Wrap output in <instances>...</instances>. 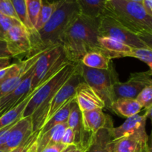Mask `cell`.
<instances>
[{
    "instance_id": "obj_14",
    "label": "cell",
    "mask_w": 152,
    "mask_h": 152,
    "mask_svg": "<svg viewBox=\"0 0 152 152\" xmlns=\"http://www.w3.org/2000/svg\"><path fill=\"white\" fill-rule=\"evenodd\" d=\"M75 102L80 111L103 109L105 105L97 94L83 80L77 86L75 94Z\"/></svg>"
},
{
    "instance_id": "obj_39",
    "label": "cell",
    "mask_w": 152,
    "mask_h": 152,
    "mask_svg": "<svg viewBox=\"0 0 152 152\" xmlns=\"http://www.w3.org/2000/svg\"><path fill=\"white\" fill-rule=\"evenodd\" d=\"M77 147L75 145H68L65 149L63 150L62 152H73L74 150L77 148Z\"/></svg>"
},
{
    "instance_id": "obj_3",
    "label": "cell",
    "mask_w": 152,
    "mask_h": 152,
    "mask_svg": "<svg viewBox=\"0 0 152 152\" xmlns=\"http://www.w3.org/2000/svg\"><path fill=\"white\" fill-rule=\"evenodd\" d=\"M104 13L152 46V16L147 14L141 3L109 0L107 1Z\"/></svg>"
},
{
    "instance_id": "obj_22",
    "label": "cell",
    "mask_w": 152,
    "mask_h": 152,
    "mask_svg": "<svg viewBox=\"0 0 152 152\" xmlns=\"http://www.w3.org/2000/svg\"><path fill=\"white\" fill-rule=\"evenodd\" d=\"M81 14L99 19L104 13L107 0H75Z\"/></svg>"
},
{
    "instance_id": "obj_30",
    "label": "cell",
    "mask_w": 152,
    "mask_h": 152,
    "mask_svg": "<svg viewBox=\"0 0 152 152\" xmlns=\"http://www.w3.org/2000/svg\"><path fill=\"white\" fill-rule=\"evenodd\" d=\"M39 137V132H34L28 137L24 140L18 146L9 152H29L37 143Z\"/></svg>"
},
{
    "instance_id": "obj_45",
    "label": "cell",
    "mask_w": 152,
    "mask_h": 152,
    "mask_svg": "<svg viewBox=\"0 0 152 152\" xmlns=\"http://www.w3.org/2000/svg\"><path fill=\"white\" fill-rule=\"evenodd\" d=\"M147 152H151V149H150L149 151H147Z\"/></svg>"
},
{
    "instance_id": "obj_36",
    "label": "cell",
    "mask_w": 152,
    "mask_h": 152,
    "mask_svg": "<svg viewBox=\"0 0 152 152\" xmlns=\"http://www.w3.org/2000/svg\"><path fill=\"white\" fill-rule=\"evenodd\" d=\"M141 4L147 14L152 16V0H142Z\"/></svg>"
},
{
    "instance_id": "obj_7",
    "label": "cell",
    "mask_w": 152,
    "mask_h": 152,
    "mask_svg": "<svg viewBox=\"0 0 152 152\" xmlns=\"http://www.w3.org/2000/svg\"><path fill=\"white\" fill-rule=\"evenodd\" d=\"M98 31L99 37L112 38L132 48H145L152 49V46L149 45L146 42L132 34L113 18L105 13H103L99 19Z\"/></svg>"
},
{
    "instance_id": "obj_23",
    "label": "cell",
    "mask_w": 152,
    "mask_h": 152,
    "mask_svg": "<svg viewBox=\"0 0 152 152\" xmlns=\"http://www.w3.org/2000/svg\"><path fill=\"white\" fill-rule=\"evenodd\" d=\"M111 61V59L107 53L101 51H91L85 55L81 64L94 69L108 70L112 65Z\"/></svg>"
},
{
    "instance_id": "obj_40",
    "label": "cell",
    "mask_w": 152,
    "mask_h": 152,
    "mask_svg": "<svg viewBox=\"0 0 152 152\" xmlns=\"http://www.w3.org/2000/svg\"><path fill=\"white\" fill-rule=\"evenodd\" d=\"M15 123H16V122H15ZM14 123H13V124H11V125H10V126H7V127L3 128V129H0V136H1V135H2L3 134H4L5 132H7V131L8 130V129H10V128H11L12 126H13V125H14Z\"/></svg>"
},
{
    "instance_id": "obj_43",
    "label": "cell",
    "mask_w": 152,
    "mask_h": 152,
    "mask_svg": "<svg viewBox=\"0 0 152 152\" xmlns=\"http://www.w3.org/2000/svg\"><path fill=\"white\" fill-rule=\"evenodd\" d=\"M45 1H48L49 3H53V2H57V1H60V0H45Z\"/></svg>"
},
{
    "instance_id": "obj_8",
    "label": "cell",
    "mask_w": 152,
    "mask_h": 152,
    "mask_svg": "<svg viewBox=\"0 0 152 152\" xmlns=\"http://www.w3.org/2000/svg\"><path fill=\"white\" fill-rule=\"evenodd\" d=\"M83 81V79L81 75L80 63L76 72L66 82V83H65L64 86L56 92V94L53 96V97L49 102L44 114L42 126L46 122L48 121L51 118L52 116L54 115L64 105H66L69 101L75 99L77 86Z\"/></svg>"
},
{
    "instance_id": "obj_27",
    "label": "cell",
    "mask_w": 152,
    "mask_h": 152,
    "mask_svg": "<svg viewBox=\"0 0 152 152\" xmlns=\"http://www.w3.org/2000/svg\"><path fill=\"white\" fill-rule=\"evenodd\" d=\"M25 4L28 19L34 28V27L37 24L39 14L41 10L42 0H25Z\"/></svg>"
},
{
    "instance_id": "obj_5",
    "label": "cell",
    "mask_w": 152,
    "mask_h": 152,
    "mask_svg": "<svg viewBox=\"0 0 152 152\" xmlns=\"http://www.w3.org/2000/svg\"><path fill=\"white\" fill-rule=\"evenodd\" d=\"M81 75L83 80L102 99L105 108H110L114 101V86L119 81L117 74L111 65L108 70L88 68L80 63Z\"/></svg>"
},
{
    "instance_id": "obj_31",
    "label": "cell",
    "mask_w": 152,
    "mask_h": 152,
    "mask_svg": "<svg viewBox=\"0 0 152 152\" xmlns=\"http://www.w3.org/2000/svg\"><path fill=\"white\" fill-rule=\"evenodd\" d=\"M21 23L19 21L7 17L0 13V40L4 41L6 33L13 25Z\"/></svg>"
},
{
    "instance_id": "obj_12",
    "label": "cell",
    "mask_w": 152,
    "mask_h": 152,
    "mask_svg": "<svg viewBox=\"0 0 152 152\" xmlns=\"http://www.w3.org/2000/svg\"><path fill=\"white\" fill-rule=\"evenodd\" d=\"M34 66L35 65L30 69L23 80L14 90L6 94L5 96L0 98L1 115L10 110L11 108L14 107L16 105H17L28 94L32 91H31V82H32V77L33 74H34Z\"/></svg>"
},
{
    "instance_id": "obj_20",
    "label": "cell",
    "mask_w": 152,
    "mask_h": 152,
    "mask_svg": "<svg viewBox=\"0 0 152 152\" xmlns=\"http://www.w3.org/2000/svg\"><path fill=\"white\" fill-rule=\"evenodd\" d=\"M38 87L34 89V91H32L30 94H28L23 99H22L17 105H16L14 107L11 108L10 110H8V111L4 112V114H2L0 116V129L13 124L15 122H16L17 120H19V119L22 118L24 110H25L28 101L30 100L31 96H32L33 95H34V94L35 93L37 89L38 88Z\"/></svg>"
},
{
    "instance_id": "obj_6",
    "label": "cell",
    "mask_w": 152,
    "mask_h": 152,
    "mask_svg": "<svg viewBox=\"0 0 152 152\" xmlns=\"http://www.w3.org/2000/svg\"><path fill=\"white\" fill-rule=\"evenodd\" d=\"M69 61L66 59L61 45L48 48L37 59L31 82V91L51 78Z\"/></svg>"
},
{
    "instance_id": "obj_25",
    "label": "cell",
    "mask_w": 152,
    "mask_h": 152,
    "mask_svg": "<svg viewBox=\"0 0 152 152\" xmlns=\"http://www.w3.org/2000/svg\"><path fill=\"white\" fill-rule=\"evenodd\" d=\"M59 1L49 3L48 1H45V0H42L41 10H40L39 14L37 24H36L35 27H34V32L33 34L40 31L42 28V27L47 23V22L49 20L50 16H52L53 12L55 11L56 8L57 7Z\"/></svg>"
},
{
    "instance_id": "obj_17",
    "label": "cell",
    "mask_w": 152,
    "mask_h": 152,
    "mask_svg": "<svg viewBox=\"0 0 152 152\" xmlns=\"http://www.w3.org/2000/svg\"><path fill=\"white\" fill-rule=\"evenodd\" d=\"M151 115V108L145 110V113L142 115L137 114L128 117L126 121L118 127H111L110 132L113 140H117L136 132L138 129L146 125L147 119L150 118Z\"/></svg>"
},
{
    "instance_id": "obj_47",
    "label": "cell",
    "mask_w": 152,
    "mask_h": 152,
    "mask_svg": "<svg viewBox=\"0 0 152 152\" xmlns=\"http://www.w3.org/2000/svg\"><path fill=\"white\" fill-rule=\"evenodd\" d=\"M0 152H3V151H0Z\"/></svg>"
},
{
    "instance_id": "obj_18",
    "label": "cell",
    "mask_w": 152,
    "mask_h": 152,
    "mask_svg": "<svg viewBox=\"0 0 152 152\" xmlns=\"http://www.w3.org/2000/svg\"><path fill=\"white\" fill-rule=\"evenodd\" d=\"M113 123L99 130L93 136L90 145L86 152H114V142L110 129Z\"/></svg>"
},
{
    "instance_id": "obj_35",
    "label": "cell",
    "mask_w": 152,
    "mask_h": 152,
    "mask_svg": "<svg viewBox=\"0 0 152 152\" xmlns=\"http://www.w3.org/2000/svg\"><path fill=\"white\" fill-rule=\"evenodd\" d=\"M1 57H12L8 52L4 41L0 40V58Z\"/></svg>"
},
{
    "instance_id": "obj_15",
    "label": "cell",
    "mask_w": 152,
    "mask_h": 152,
    "mask_svg": "<svg viewBox=\"0 0 152 152\" xmlns=\"http://www.w3.org/2000/svg\"><path fill=\"white\" fill-rule=\"evenodd\" d=\"M82 120L85 132L91 140L99 130L112 123L111 117L100 108L82 112Z\"/></svg>"
},
{
    "instance_id": "obj_16",
    "label": "cell",
    "mask_w": 152,
    "mask_h": 152,
    "mask_svg": "<svg viewBox=\"0 0 152 152\" xmlns=\"http://www.w3.org/2000/svg\"><path fill=\"white\" fill-rule=\"evenodd\" d=\"M34 132L31 117H22L9 131L4 152H9L19 145Z\"/></svg>"
},
{
    "instance_id": "obj_34",
    "label": "cell",
    "mask_w": 152,
    "mask_h": 152,
    "mask_svg": "<svg viewBox=\"0 0 152 152\" xmlns=\"http://www.w3.org/2000/svg\"><path fill=\"white\" fill-rule=\"evenodd\" d=\"M66 147L67 145L59 142L48 145L41 152H62Z\"/></svg>"
},
{
    "instance_id": "obj_11",
    "label": "cell",
    "mask_w": 152,
    "mask_h": 152,
    "mask_svg": "<svg viewBox=\"0 0 152 152\" xmlns=\"http://www.w3.org/2000/svg\"><path fill=\"white\" fill-rule=\"evenodd\" d=\"M151 149L145 126L129 136L115 140L114 152H147Z\"/></svg>"
},
{
    "instance_id": "obj_46",
    "label": "cell",
    "mask_w": 152,
    "mask_h": 152,
    "mask_svg": "<svg viewBox=\"0 0 152 152\" xmlns=\"http://www.w3.org/2000/svg\"><path fill=\"white\" fill-rule=\"evenodd\" d=\"M0 116H1V111H0Z\"/></svg>"
},
{
    "instance_id": "obj_10",
    "label": "cell",
    "mask_w": 152,
    "mask_h": 152,
    "mask_svg": "<svg viewBox=\"0 0 152 152\" xmlns=\"http://www.w3.org/2000/svg\"><path fill=\"white\" fill-rule=\"evenodd\" d=\"M4 41L12 57L31 53V34L21 23L13 25L7 31Z\"/></svg>"
},
{
    "instance_id": "obj_48",
    "label": "cell",
    "mask_w": 152,
    "mask_h": 152,
    "mask_svg": "<svg viewBox=\"0 0 152 152\" xmlns=\"http://www.w3.org/2000/svg\"><path fill=\"white\" fill-rule=\"evenodd\" d=\"M107 1H109V0H107Z\"/></svg>"
},
{
    "instance_id": "obj_38",
    "label": "cell",
    "mask_w": 152,
    "mask_h": 152,
    "mask_svg": "<svg viewBox=\"0 0 152 152\" xmlns=\"http://www.w3.org/2000/svg\"><path fill=\"white\" fill-rule=\"evenodd\" d=\"M11 57H1L0 58V70L6 68L10 65Z\"/></svg>"
},
{
    "instance_id": "obj_41",
    "label": "cell",
    "mask_w": 152,
    "mask_h": 152,
    "mask_svg": "<svg viewBox=\"0 0 152 152\" xmlns=\"http://www.w3.org/2000/svg\"><path fill=\"white\" fill-rule=\"evenodd\" d=\"M37 143L34 145V147L31 148V150L29 152H37Z\"/></svg>"
},
{
    "instance_id": "obj_21",
    "label": "cell",
    "mask_w": 152,
    "mask_h": 152,
    "mask_svg": "<svg viewBox=\"0 0 152 152\" xmlns=\"http://www.w3.org/2000/svg\"><path fill=\"white\" fill-rule=\"evenodd\" d=\"M109 109L120 117L128 118L139 114L142 108L135 99L120 98L115 99L111 103Z\"/></svg>"
},
{
    "instance_id": "obj_44",
    "label": "cell",
    "mask_w": 152,
    "mask_h": 152,
    "mask_svg": "<svg viewBox=\"0 0 152 152\" xmlns=\"http://www.w3.org/2000/svg\"><path fill=\"white\" fill-rule=\"evenodd\" d=\"M129 1H135V2H140L141 3L142 1V0H129Z\"/></svg>"
},
{
    "instance_id": "obj_4",
    "label": "cell",
    "mask_w": 152,
    "mask_h": 152,
    "mask_svg": "<svg viewBox=\"0 0 152 152\" xmlns=\"http://www.w3.org/2000/svg\"><path fill=\"white\" fill-rule=\"evenodd\" d=\"M79 64L69 62L65 65L51 78L40 85L31 96L24 110L22 117H31L34 132H39L49 102L56 92L76 72Z\"/></svg>"
},
{
    "instance_id": "obj_19",
    "label": "cell",
    "mask_w": 152,
    "mask_h": 152,
    "mask_svg": "<svg viewBox=\"0 0 152 152\" xmlns=\"http://www.w3.org/2000/svg\"><path fill=\"white\" fill-rule=\"evenodd\" d=\"M98 42L101 48L111 59L129 57L132 51V47L109 37H99Z\"/></svg>"
},
{
    "instance_id": "obj_1",
    "label": "cell",
    "mask_w": 152,
    "mask_h": 152,
    "mask_svg": "<svg viewBox=\"0 0 152 152\" xmlns=\"http://www.w3.org/2000/svg\"><path fill=\"white\" fill-rule=\"evenodd\" d=\"M99 19H94L80 13L63 33L59 45L70 62L81 63L85 55L89 52L105 53L98 42Z\"/></svg>"
},
{
    "instance_id": "obj_9",
    "label": "cell",
    "mask_w": 152,
    "mask_h": 152,
    "mask_svg": "<svg viewBox=\"0 0 152 152\" xmlns=\"http://www.w3.org/2000/svg\"><path fill=\"white\" fill-rule=\"evenodd\" d=\"M152 86V71L134 72L124 83L118 81L114 86V100L120 98L136 99L140 92L147 86Z\"/></svg>"
},
{
    "instance_id": "obj_37",
    "label": "cell",
    "mask_w": 152,
    "mask_h": 152,
    "mask_svg": "<svg viewBox=\"0 0 152 152\" xmlns=\"http://www.w3.org/2000/svg\"><path fill=\"white\" fill-rule=\"evenodd\" d=\"M10 129H11V128H10ZM10 129H8L7 132H5L2 135L0 136V151L3 152H4V148H5L6 143H7V137H8V134Z\"/></svg>"
},
{
    "instance_id": "obj_32",
    "label": "cell",
    "mask_w": 152,
    "mask_h": 152,
    "mask_svg": "<svg viewBox=\"0 0 152 152\" xmlns=\"http://www.w3.org/2000/svg\"><path fill=\"white\" fill-rule=\"evenodd\" d=\"M0 13L4 16L19 21L10 0H0Z\"/></svg>"
},
{
    "instance_id": "obj_24",
    "label": "cell",
    "mask_w": 152,
    "mask_h": 152,
    "mask_svg": "<svg viewBox=\"0 0 152 152\" xmlns=\"http://www.w3.org/2000/svg\"><path fill=\"white\" fill-rule=\"evenodd\" d=\"M74 99H75L69 101L59 111H58L54 115L52 116L51 118L43 125V126L41 128L39 132V134H42L43 133L48 132V130L51 129L52 128L55 127V126H58V125L62 124V123H67L70 111H71V105H72V103L74 101Z\"/></svg>"
},
{
    "instance_id": "obj_33",
    "label": "cell",
    "mask_w": 152,
    "mask_h": 152,
    "mask_svg": "<svg viewBox=\"0 0 152 152\" xmlns=\"http://www.w3.org/2000/svg\"><path fill=\"white\" fill-rule=\"evenodd\" d=\"M61 143L64 144L65 145H74V133L71 129L69 127H67L65 132L63 134L62 140H61Z\"/></svg>"
},
{
    "instance_id": "obj_29",
    "label": "cell",
    "mask_w": 152,
    "mask_h": 152,
    "mask_svg": "<svg viewBox=\"0 0 152 152\" xmlns=\"http://www.w3.org/2000/svg\"><path fill=\"white\" fill-rule=\"evenodd\" d=\"M138 103L145 110L152 108V86H147L142 89L136 97Z\"/></svg>"
},
{
    "instance_id": "obj_26",
    "label": "cell",
    "mask_w": 152,
    "mask_h": 152,
    "mask_svg": "<svg viewBox=\"0 0 152 152\" xmlns=\"http://www.w3.org/2000/svg\"><path fill=\"white\" fill-rule=\"evenodd\" d=\"M10 1H11L19 21L28 30L30 34H32L34 33V28L28 19L25 0H10Z\"/></svg>"
},
{
    "instance_id": "obj_28",
    "label": "cell",
    "mask_w": 152,
    "mask_h": 152,
    "mask_svg": "<svg viewBox=\"0 0 152 152\" xmlns=\"http://www.w3.org/2000/svg\"><path fill=\"white\" fill-rule=\"evenodd\" d=\"M129 57H134L145 62L152 70V49L145 48H132Z\"/></svg>"
},
{
    "instance_id": "obj_13",
    "label": "cell",
    "mask_w": 152,
    "mask_h": 152,
    "mask_svg": "<svg viewBox=\"0 0 152 152\" xmlns=\"http://www.w3.org/2000/svg\"><path fill=\"white\" fill-rule=\"evenodd\" d=\"M68 127L71 129L74 133V145L79 148L87 151L91 140L85 132L82 120V112L77 106L75 99L71 105V111L67 120Z\"/></svg>"
},
{
    "instance_id": "obj_42",
    "label": "cell",
    "mask_w": 152,
    "mask_h": 152,
    "mask_svg": "<svg viewBox=\"0 0 152 152\" xmlns=\"http://www.w3.org/2000/svg\"><path fill=\"white\" fill-rule=\"evenodd\" d=\"M73 152H86V151H84V150L81 149V148H77L75 150H74Z\"/></svg>"
},
{
    "instance_id": "obj_2",
    "label": "cell",
    "mask_w": 152,
    "mask_h": 152,
    "mask_svg": "<svg viewBox=\"0 0 152 152\" xmlns=\"http://www.w3.org/2000/svg\"><path fill=\"white\" fill-rule=\"evenodd\" d=\"M80 13L75 0H60L57 7L40 31L31 34L29 56L59 45V40L71 22Z\"/></svg>"
}]
</instances>
